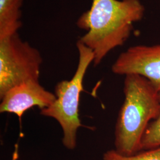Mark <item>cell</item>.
Masks as SVG:
<instances>
[{
    "label": "cell",
    "instance_id": "cell-2",
    "mask_svg": "<svg viewBox=\"0 0 160 160\" xmlns=\"http://www.w3.org/2000/svg\"><path fill=\"white\" fill-rule=\"evenodd\" d=\"M125 77V98L115 125L114 149L129 156L142 151L143 135L160 114V102L159 92L148 80L138 75Z\"/></svg>",
    "mask_w": 160,
    "mask_h": 160
},
{
    "label": "cell",
    "instance_id": "cell-9",
    "mask_svg": "<svg viewBox=\"0 0 160 160\" xmlns=\"http://www.w3.org/2000/svg\"><path fill=\"white\" fill-rule=\"evenodd\" d=\"M160 102V92H159ZM160 147V112L158 118L152 121L143 135L141 149L148 150Z\"/></svg>",
    "mask_w": 160,
    "mask_h": 160
},
{
    "label": "cell",
    "instance_id": "cell-7",
    "mask_svg": "<svg viewBox=\"0 0 160 160\" xmlns=\"http://www.w3.org/2000/svg\"><path fill=\"white\" fill-rule=\"evenodd\" d=\"M24 0H0V39L18 33Z\"/></svg>",
    "mask_w": 160,
    "mask_h": 160
},
{
    "label": "cell",
    "instance_id": "cell-6",
    "mask_svg": "<svg viewBox=\"0 0 160 160\" xmlns=\"http://www.w3.org/2000/svg\"><path fill=\"white\" fill-rule=\"evenodd\" d=\"M0 112L12 113L21 120L30 109H45L56 100L55 94L45 89L39 81H30L15 86L1 97Z\"/></svg>",
    "mask_w": 160,
    "mask_h": 160
},
{
    "label": "cell",
    "instance_id": "cell-1",
    "mask_svg": "<svg viewBox=\"0 0 160 160\" xmlns=\"http://www.w3.org/2000/svg\"><path fill=\"white\" fill-rule=\"evenodd\" d=\"M145 8L140 0H92L89 10L83 12L77 26L86 33L78 40L94 53V66L102 62L109 52L122 46L142 19Z\"/></svg>",
    "mask_w": 160,
    "mask_h": 160
},
{
    "label": "cell",
    "instance_id": "cell-5",
    "mask_svg": "<svg viewBox=\"0 0 160 160\" xmlns=\"http://www.w3.org/2000/svg\"><path fill=\"white\" fill-rule=\"evenodd\" d=\"M115 74L143 77L160 92V45H136L121 53L112 66Z\"/></svg>",
    "mask_w": 160,
    "mask_h": 160
},
{
    "label": "cell",
    "instance_id": "cell-10",
    "mask_svg": "<svg viewBox=\"0 0 160 160\" xmlns=\"http://www.w3.org/2000/svg\"><path fill=\"white\" fill-rule=\"evenodd\" d=\"M18 144L15 145V149H14V153L12 154V160H17L18 158Z\"/></svg>",
    "mask_w": 160,
    "mask_h": 160
},
{
    "label": "cell",
    "instance_id": "cell-4",
    "mask_svg": "<svg viewBox=\"0 0 160 160\" xmlns=\"http://www.w3.org/2000/svg\"><path fill=\"white\" fill-rule=\"evenodd\" d=\"M43 58L18 33L0 39V98L24 82L39 81Z\"/></svg>",
    "mask_w": 160,
    "mask_h": 160
},
{
    "label": "cell",
    "instance_id": "cell-8",
    "mask_svg": "<svg viewBox=\"0 0 160 160\" xmlns=\"http://www.w3.org/2000/svg\"><path fill=\"white\" fill-rule=\"evenodd\" d=\"M103 160H160V147L143 150L129 156L120 154L115 149H111L103 154Z\"/></svg>",
    "mask_w": 160,
    "mask_h": 160
},
{
    "label": "cell",
    "instance_id": "cell-3",
    "mask_svg": "<svg viewBox=\"0 0 160 160\" xmlns=\"http://www.w3.org/2000/svg\"><path fill=\"white\" fill-rule=\"evenodd\" d=\"M78 62L76 71L70 80L58 82L55 87L56 100L49 107L40 110L42 116L57 120L62 128V143L68 149L73 150L77 146V135L82 126L79 106L81 92L84 90L83 82L86 72L94 61L92 50L81 43L77 42Z\"/></svg>",
    "mask_w": 160,
    "mask_h": 160
}]
</instances>
